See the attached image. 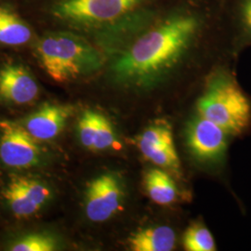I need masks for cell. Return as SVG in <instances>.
I'll return each instance as SVG.
<instances>
[{
	"label": "cell",
	"mask_w": 251,
	"mask_h": 251,
	"mask_svg": "<svg viewBox=\"0 0 251 251\" xmlns=\"http://www.w3.org/2000/svg\"><path fill=\"white\" fill-rule=\"evenodd\" d=\"M38 63L58 83L87 77L100 72L105 62L103 52L80 34L51 32L35 45Z\"/></svg>",
	"instance_id": "3"
},
{
	"label": "cell",
	"mask_w": 251,
	"mask_h": 251,
	"mask_svg": "<svg viewBox=\"0 0 251 251\" xmlns=\"http://www.w3.org/2000/svg\"><path fill=\"white\" fill-rule=\"evenodd\" d=\"M157 0H55L54 18L94 36L113 54L141 31L157 13Z\"/></svg>",
	"instance_id": "2"
},
{
	"label": "cell",
	"mask_w": 251,
	"mask_h": 251,
	"mask_svg": "<svg viewBox=\"0 0 251 251\" xmlns=\"http://www.w3.org/2000/svg\"><path fill=\"white\" fill-rule=\"evenodd\" d=\"M235 51L251 45V0H235L231 10Z\"/></svg>",
	"instance_id": "16"
},
{
	"label": "cell",
	"mask_w": 251,
	"mask_h": 251,
	"mask_svg": "<svg viewBox=\"0 0 251 251\" xmlns=\"http://www.w3.org/2000/svg\"><path fill=\"white\" fill-rule=\"evenodd\" d=\"M3 197L12 214L18 218L35 215L51 200L52 189L41 179L15 177L4 189Z\"/></svg>",
	"instance_id": "9"
},
{
	"label": "cell",
	"mask_w": 251,
	"mask_h": 251,
	"mask_svg": "<svg viewBox=\"0 0 251 251\" xmlns=\"http://www.w3.org/2000/svg\"><path fill=\"white\" fill-rule=\"evenodd\" d=\"M209 23L207 10L196 3L159 9L147 25L111 54V80L134 93L159 88L187 61Z\"/></svg>",
	"instance_id": "1"
},
{
	"label": "cell",
	"mask_w": 251,
	"mask_h": 251,
	"mask_svg": "<svg viewBox=\"0 0 251 251\" xmlns=\"http://www.w3.org/2000/svg\"><path fill=\"white\" fill-rule=\"evenodd\" d=\"M127 243L133 251H171L176 246V233L167 225L152 226L132 233Z\"/></svg>",
	"instance_id": "13"
},
{
	"label": "cell",
	"mask_w": 251,
	"mask_h": 251,
	"mask_svg": "<svg viewBox=\"0 0 251 251\" xmlns=\"http://www.w3.org/2000/svg\"><path fill=\"white\" fill-rule=\"evenodd\" d=\"M136 144L144 157L153 165L180 174V162L171 125L165 120L154 121L137 137Z\"/></svg>",
	"instance_id": "8"
},
{
	"label": "cell",
	"mask_w": 251,
	"mask_h": 251,
	"mask_svg": "<svg viewBox=\"0 0 251 251\" xmlns=\"http://www.w3.org/2000/svg\"><path fill=\"white\" fill-rule=\"evenodd\" d=\"M62 244L58 236L50 233H27L8 245L10 251H55L61 250Z\"/></svg>",
	"instance_id": "17"
},
{
	"label": "cell",
	"mask_w": 251,
	"mask_h": 251,
	"mask_svg": "<svg viewBox=\"0 0 251 251\" xmlns=\"http://www.w3.org/2000/svg\"><path fill=\"white\" fill-rule=\"evenodd\" d=\"M144 185L148 197L157 205L170 206L179 198V190L168 171L152 168L144 174Z\"/></svg>",
	"instance_id": "14"
},
{
	"label": "cell",
	"mask_w": 251,
	"mask_h": 251,
	"mask_svg": "<svg viewBox=\"0 0 251 251\" xmlns=\"http://www.w3.org/2000/svg\"><path fill=\"white\" fill-rule=\"evenodd\" d=\"M33 36L31 27L7 6H0V44L22 46Z\"/></svg>",
	"instance_id": "15"
},
{
	"label": "cell",
	"mask_w": 251,
	"mask_h": 251,
	"mask_svg": "<svg viewBox=\"0 0 251 251\" xmlns=\"http://www.w3.org/2000/svg\"><path fill=\"white\" fill-rule=\"evenodd\" d=\"M39 87L33 74L21 63H5L0 67V102L25 105L36 100Z\"/></svg>",
	"instance_id": "10"
},
{
	"label": "cell",
	"mask_w": 251,
	"mask_h": 251,
	"mask_svg": "<svg viewBox=\"0 0 251 251\" xmlns=\"http://www.w3.org/2000/svg\"><path fill=\"white\" fill-rule=\"evenodd\" d=\"M197 108L198 115L231 137L243 136L251 128V99L227 66L217 67L207 76Z\"/></svg>",
	"instance_id": "4"
},
{
	"label": "cell",
	"mask_w": 251,
	"mask_h": 251,
	"mask_svg": "<svg viewBox=\"0 0 251 251\" xmlns=\"http://www.w3.org/2000/svg\"><path fill=\"white\" fill-rule=\"evenodd\" d=\"M72 114L70 105L44 103L18 123L37 142H48L63 131Z\"/></svg>",
	"instance_id": "12"
},
{
	"label": "cell",
	"mask_w": 251,
	"mask_h": 251,
	"mask_svg": "<svg viewBox=\"0 0 251 251\" xmlns=\"http://www.w3.org/2000/svg\"><path fill=\"white\" fill-rule=\"evenodd\" d=\"M124 179L117 172H105L91 179L85 195V214L92 223H103L117 215L125 203Z\"/></svg>",
	"instance_id": "6"
},
{
	"label": "cell",
	"mask_w": 251,
	"mask_h": 251,
	"mask_svg": "<svg viewBox=\"0 0 251 251\" xmlns=\"http://www.w3.org/2000/svg\"><path fill=\"white\" fill-rule=\"evenodd\" d=\"M230 137L220 126L198 114L189 120L185 129L191 155L199 163L210 166L225 163Z\"/></svg>",
	"instance_id": "5"
},
{
	"label": "cell",
	"mask_w": 251,
	"mask_h": 251,
	"mask_svg": "<svg viewBox=\"0 0 251 251\" xmlns=\"http://www.w3.org/2000/svg\"><path fill=\"white\" fill-rule=\"evenodd\" d=\"M80 144L92 152H106L121 148L118 135L107 117L94 110L82 113L76 126Z\"/></svg>",
	"instance_id": "11"
},
{
	"label": "cell",
	"mask_w": 251,
	"mask_h": 251,
	"mask_svg": "<svg viewBox=\"0 0 251 251\" xmlns=\"http://www.w3.org/2000/svg\"><path fill=\"white\" fill-rule=\"evenodd\" d=\"M183 247L188 251H215V240L210 231L201 224L189 226L183 235Z\"/></svg>",
	"instance_id": "18"
},
{
	"label": "cell",
	"mask_w": 251,
	"mask_h": 251,
	"mask_svg": "<svg viewBox=\"0 0 251 251\" xmlns=\"http://www.w3.org/2000/svg\"><path fill=\"white\" fill-rule=\"evenodd\" d=\"M45 160V152L18 122L0 120V161L12 169H31Z\"/></svg>",
	"instance_id": "7"
}]
</instances>
